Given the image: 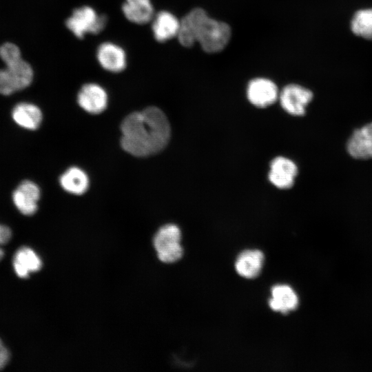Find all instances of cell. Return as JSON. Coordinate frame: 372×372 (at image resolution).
<instances>
[{"mask_svg": "<svg viewBox=\"0 0 372 372\" xmlns=\"http://www.w3.org/2000/svg\"><path fill=\"white\" fill-rule=\"evenodd\" d=\"M60 184L68 192L81 195L87 189L89 180L87 174L81 169L72 167L61 175Z\"/></svg>", "mask_w": 372, "mask_h": 372, "instance_id": "d6986e66", "label": "cell"}, {"mask_svg": "<svg viewBox=\"0 0 372 372\" xmlns=\"http://www.w3.org/2000/svg\"><path fill=\"white\" fill-rule=\"evenodd\" d=\"M280 90L271 79L258 76L247 83L246 94L249 101L258 107H265L278 100Z\"/></svg>", "mask_w": 372, "mask_h": 372, "instance_id": "52a82bcc", "label": "cell"}, {"mask_svg": "<svg viewBox=\"0 0 372 372\" xmlns=\"http://www.w3.org/2000/svg\"><path fill=\"white\" fill-rule=\"evenodd\" d=\"M186 27L195 43L207 54L223 51L232 37V30L228 23L211 17L201 7L194 8L187 13Z\"/></svg>", "mask_w": 372, "mask_h": 372, "instance_id": "7a4b0ae2", "label": "cell"}, {"mask_svg": "<svg viewBox=\"0 0 372 372\" xmlns=\"http://www.w3.org/2000/svg\"><path fill=\"white\" fill-rule=\"evenodd\" d=\"M10 353L0 339V369H2L8 362Z\"/></svg>", "mask_w": 372, "mask_h": 372, "instance_id": "603a6c76", "label": "cell"}, {"mask_svg": "<svg viewBox=\"0 0 372 372\" xmlns=\"http://www.w3.org/2000/svg\"><path fill=\"white\" fill-rule=\"evenodd\" d=\"M180 20L174 13L161 10L155 13L152 20V30L156 41L161 43L177 38Z\"/></svg>", "mask_w": 372, "mask_h": 372, "instance_id": "30bf717a", "label": "cell"}, {"mask_svg": "<svg viewBox=\"0 0 372 372\" xmlns=\"http://www.w3.org/2000/svg\"><path fill=\"white\" fill-rule=\"evenodd\" d=\"M40 194L39 187L34 183L25 180L14 191L13 202L21 213L30 216L37 210Z\"/></svg>", "mask_w": 372, "mask_h": 372, "instance_id": "4fadbf2b", "label": "cell"}, {"mask_svg": "<svg viewBox=\"0 0 372 372\" xmlns=\"http://www.w3.org/2000/svg\"><path fill=\"white\" fill-rule=\"evenodd\" d=\"M121 144L136 156H147L161 151L170 137V126L165 114L158 107L135 112L123 121Z\"/></svg>", "mask_w": 372, "mask_h": 372, "instance_id": "6da1fadb", "label": "cell"}, {"mask_svg": "<svg viewBox=\"0 0 372 372\" xmlns=\"http://www.w3.org/2000/svg\"><path fill=\"white\" fill-rule=\"evenodd\" d=\"M180 239L181 232L176 225L167 224L158 229L154 238V246L162 262H174L183 256Z\"/></svg>", "mask_w": 372, "mask_h": 372, "instance_id": "5b68a950", "label": "cell"}, {"mask_svg": "<svg viewBox=\"0 0 372 372\" xmlns=\"http://www.w3.org/2000/svg\"><path fill=\"white\" fill-rule=\"evenodd\" d=\"M297 174L298 167L292 161L278 156L271 163L269 179L278 188L289 189L293 186Z\"/></svg>", "mask_w": 372, "mask_h": 372, "instance_id": "7c38bea8", "label": "cell"}, {"mask_svg": "<svg viewBox=\"0 0 372 372\" xmlns=\"http://www.w3.org/2000/svg\"><path fill=\"white\" fill-rule=\"evenodd\" d=\"M107 101L108 96L105 89L94 83L83 85L77 95L80 107L91 114L102 112L106 108Z\"/></svg>", "mask_w": 372, "mask_h": 372, "instance_id": "9c48e42d", "label": "cell"}, {"mask_svg": "<svg viewBox=\"0 0 372 372\" xmlns=\"http://www.w3.org/2000/svg\"><path fill=\"white\" fill-rule=\"evenodd\" d=\"M271 298L269 306L282 314L295 310L299 304L298 297L295 291L287 285H276L271 289Z\"/></svg>", "mask_w": 372, "mask_h": 372, "instance_id": "9a60e30c", "label": "cell"}, {"mask_svg": "<svg viewBox=\"0 0 372 372\" xmlns=\"http://www.w3.org/2000/svg\"><path fill=\"white\" fill-rule=\"evenodd\" d=\"M13 265L17 276L25 278L30 273L39 271L42 263L39 256L32 249L23 247L16 252Z\"/></svg>", "mask_w": 372, "mask_h": 372, "instance_id": "e0dca14e", "label": "cell"}, {"mask_svg": "<svg viewBox=\"0 0 372 372\" xmlns=\"http://www.w3.org/2000/svg\"><path fill=\"white\" fill-rule=\"evenodd\" d=\"M347 150L356 159L372 158V122L354 130L347 141Z\"/></svg>", "mask_w": 372, "mask_h": 372, "instance_id": "8fae6325", "label": "cell"}, {"mask_svg": "<svg viewBox=\"0 0 372 372\" xmlns=\"http://www.w3.org/2000/svg\"><path fill=\"white\" fill-rule=\"evenodd\" d=\"M0 57L6 64L21 58L19 48L12 43H6L0 47Z\"/></svg>", "mask_w": 372, "mask_h": 372, "instance_id": "44dd1931", "label": "cell"}, {"mask_svg": "<svg viewBox=\"0 0 372 372\" xmlns=\"http://www.w3.org/2000/svg\"><path fill=\"white\" fill-rule=\"evenodd\" d=\"M349 27L355 36L372 41V8L356 10L351 18Z\"/></svg>", "mask_w": 372, "mask_h": 372, "instance_id": "ffe728a7", "label": "cell"}, {"mask_svg": "<svg viewBox=\"0 0 372 372\" xmlns=\"http://www.w3.org/2000/svg\"><path fill=\"white\" fill-rule=\"evenodd\" d=\"M0 70V94L10 95L28 87L33 80V70L30 65L21 58L6 64Z\"/></svg>", "mask_w": 372, "mask_h": 372, "instance_id": "277c9868", "label": "cell"}, {"mask_svg": "<svg viewBox=\"0 0 372 372\" xmlns=\"http://www.w3.org/2000/svg\"><path fill=\"white\" fill-rule=\"evenodd\" d=\"M12 232L9 227L0 225V245L6 244L10 240ZM3 256V251L0 248V260Z\"/></svg>", "mask_w": 372, "mask_h": 372, "instance_id": "7402d4cb", "label": "cell"}, {"mask_svg": "<svg viewBox=\"0 0 372 372\" xmlns=\"http://www.w3.org/2000/svg\"><path fill=\"white\" fill-rule=\"evenodd\" d=\"M96 54L98 63L106 71L118 73L126 68V52L116 43L110 41L101 43L96 49Z\"/></svg>", "mask_w": 372, "mask_h": 372, "instance_id": "ba28073f", "label": "cell"}, {"mask_svg": "<svg viewBox=\"0 0 372 372\" xmlns=\"http://www.w3.org/2000/svg\"><path fill=\"white\" fill-rule=\"evenodd\" d=\"M264 258L263 253L260 250H245L238 256L235 262V269L243 278H256L261 272Z\"/></svg>", "mask_w": 372, "mask_h": 372, "instance_id": "5bb4252c", "label": "cell"}, {"mask_svg": "<svg viewBox=\"0 0 372 372\" xmlns=\"http://www.w3.org/2000/svg\"><path fill=\"white\" fill-rule=\"evenodd\" d=\"M107 23L106 15L99 14L91 6H83L73 10L65 21V26L76 37L81 39L87 34L100 33Z\"/></svg>", "mask_w": 372, "mask_h": 372, "instance_id": "3957f363", "label": "cell"}, {"mask_svg": "<svg viewBox=\"0 0 372 372\" xmlns=\"http://www.w3.org/2000/svg\"><path fill=\"white\" fill-rule=\"evenodd\" d=\"M313 99V92L298 83H289L280 90L278 100L282 107L293 116H302Z\"/></svg>", "mask_w": 372, "mask_h": 372, "instance_id": "8992f818", "label": "cell"}, {"mask_svg": "<svg viewBox=\"0 0 372 372\" xmlns=\"http://www.w3.org/2000/svg\"><path fill=\"white\" fill-rule=\"evenodd\" d=\"M13 120L19 126L28 129H37L42 121L41 110L32 103H20L17 104L12 112Z\"/></svg>", "mask_w": 372, "mask_h": 372, "instance_id": "ac0fdd59", "label": "cell"}, {"mask_svg": "<svg viewBox=\"0 0 372 372\" xmlns=\"http://www.w3.org/2000/svg\"><path fill=\"white\" fill-rule=\"evenodd\" d=\"M121 9L129 21L138 25L151 22L155 14L151 0H125Z\"/></svg>", "mask_w": 372, "mask_h": 372, "instance_id": "2e32d148", "label": "cell"}]
</instances>
